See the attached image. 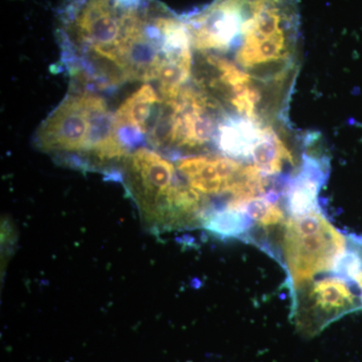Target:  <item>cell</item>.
<instances>
[{
    "instance_id": "obj_2",
    "label": "cell",
    "mask_w": 362,
    "mask_h": 362,
    "mask_svg": "<svg viewBox=\"0 0 362 362\" xmlns=\"http://www.w3.org/2000/svg\"><path fill=\"white\" fill-rule=\"evenodd\" d=\"M40 151L78 168L121 175L130 152L116 135L114 115L104 98L80 89L68 95L35 135Z\"/></svg>"
},
{
    "instance_id": "obj_10",
    "label": "cell",
    "mask_w": 362,
    "mask_h": 362,
    "mask_svg": "<svg viewBox=\"0 0 362 362\" xmlns=\"http://www.w3.org/2000/svg\"><path fill=\"white\" fill-rule=\"evenodd\" d=\"M254 165L266 175L281 173L286 164L292 163L291 152L271 128H264L263 134L252 153Z\"/></svg>"
},
{
    "instance_id": "obj_9",
    "label": "cell",
    "mask_w": 362,
    "mask_h": 362,
    "mask_svg": "<svg viewBox=\"0 0 362 362\" xmlns=\"http://www.w3.org/2000/svg\"><path fill=\"white\" fill-rule=\"evenodd\" d=\"M264 128L257 120L242 116H226L218 123L214 141L221 153L237 160L252 158Z\"/></svg>"
},
{
    "instance_id": "obj_3",
    "label": "cell",
    "mask_w": 362,
    "mask_h": 362,
    "mask_svg": "<svg viewBox=\"0 0 362 362\" xmlns=\"http://www.w3.org/2000/svg\"><path fill=\"white\" fill-rule=\"evenodd\" d=\"M177 171L173 162L146 147L135 149L124 162L121 175L149 232L204 226L209 199L185 183Z\"/></svg>"
},
{
    "instance_id": "obj_1",
    "label": "cell",
    "mask_w": 362,
    "mask_h": 362,
    "mask_svg": "<svg viewBox=\"0 0 362 362\" xmlns=\"http://www.w3.org/2000/svg\"><path fill=\"white\" fill-rule=\"evenodd\" d=\"M176 21L156 0H69L61 14L62 63L83 89L157 81Z\"/></svg>"
},
{
    "instance_id": "obj_8",
    "label": "cell",
    "mask_w": 362,
    "mask_h": 362,
    "mask_svg": "<svg viewBox=\"0 0 362 362\" xmlns=\"http://www.w3.org/2000/svg\"><path fill=\"white\" fill-rule=\"evenodd\" d=\"M326 180V165L320 159L304 156L301 170L286 188L285 206L290 216L319 209L318 195Z\"/></svg>"
},
{
    "instance_id": "obj_4",
    "label": "cell",
    "mask_w": 362,
    "mask_h": 362,
    "mask_svg": "<svg viewBox=\"0 0 362 362\" xmlns=\"http://www.w3.org/2000/svg\"><path fill=\"white\" fill-rule=\"evenodd\" d=\"M261 247L284 267L292 292L312 279L337 273L349 252L350 240L319 207L288 216L284 225L269 235Z\"/></svg>"
},
{
    "instance_id": "obj_7",
    "label": "cell",
    "mask_w": 362,
    "mask_h": 362,
    "mask_svg": "<svg viewBox=\"0 0 362 362\" xmlns=\"http://www.w3.org/2000/svg\"><path fill=\"white\" fill-rule=\"evenodd\" d=\"M160 95L150 84L136 90L114 114L116 135L129 152L139 148L143 137L148 133L150 119L161 104Z\"/></svg>"
},
{
    "instance_id": "obj_5",
    "label": "cell",
    "mask_w": 362,
    "mask_h": 362,
    "mask_svg": "<svg viewBox=\"0 0 362 362\" xmlns=\"http://www.w3.org/2000/svg\"><path fill=\"white\" fill-rule=\"evenodd\" d=\"M312 279L291 292L292 321L306 337H314L330 323L362 306L354 283L341 274Z\"/></svg>"
},
{
    "instance_id": "obj_6",
    "label": "cell",
    "mask_w": 362,
    "mask_h": 362,
    "mask_svg": "<svg viewBox=\"0 0 362 362\" xmlns=\"http://www.w3.org/2000/svg\"><path fill=\"white\" fill-rule=\"evenodd\" d=\"M176 168L190 187L204 197H232L246 164L225 156L181 157Z\"/></svg>"
},
{
    "instance_id": "obj_11",
    "label": "cell",
    "mask_w": 362,
    "mask_h": 362,
    "mask_svg": "<svg viewBox=\"0 0 362 362\" xmlns=\"http://www.w3.org/2000/svg\"><path fill=\"white\" fill-rule=\"evenodd\" d=\"M337 273L352 281L358 289L362 301V242L350 240L349 252L343 259Z\"/></svg>"
}]
</instances>
